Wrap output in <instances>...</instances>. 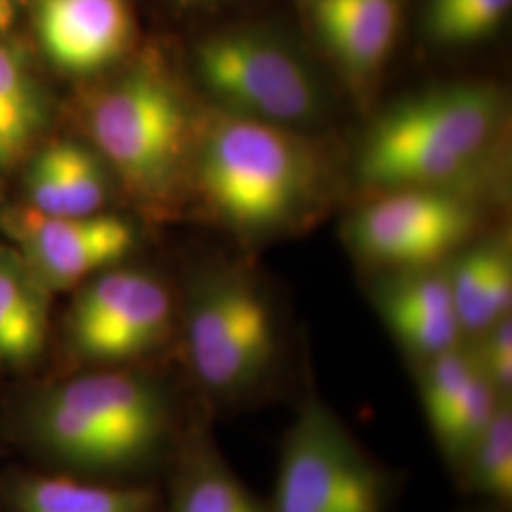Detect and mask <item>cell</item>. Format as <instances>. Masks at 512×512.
I'll return each mask as SVG.
<instances>
[{
    "mask_svg": "<svg viewBox=\"0 0 512 512\" xmlns=\"http://www.w3.org/2000/svg\"><path fill=\"white\" fill-rule=\"evenodd\" d=\"M27 192L33 211L50 217L99 213L107 198V179L88 148L59 141L44 148L29 169Z\"/></svg>",
    "mask_w": 512,
    "mask_h": 512,
    "instance_id": "14",
    "label": "cell"
},
{
    "mask_svg": "<svg viewBox=\"0 0 512 512\" xmlns=\"http://www.w3.org/2000/svg\"><path fill=\"white\" fill-rule=\"evenodd\" d=\"M486 342L476 359L484 378L494 387L495 393L511 391L512 385V325L505 317L486 330Z\"/></svg>",
    "mask_w": 512,
    "mask_h": 512,
    "instance_id": "24",
    "label": "cell"
},
{
    "mask_svg": "<svg viewBox=\"0 0 512 512\" xmlns=\"http://www.w3.org/2000/svg\"><path fill=\"white\" fill-rule=\"evenodd\" d=\"M44 287L16 256L0 253V363L25 365L46 340Z\"/></svg>",
    "mask_w": 512,
    "mask_h": 512,
    "instance_id": "16",
    "label": "cell"
},
{
    "mask_svg": "<svg viewBox=\"0 0 512 512\" xmlns=\"http://www.w3.org/2000/svg\"><path fill=\"white\" fill-rule=\"evenodd\" d=\"M497 406L495 389L480 372L461 395L452 412L437 429H433L446 456L454 459L469 458L471 450L494 418Z\"/></svg>",
    "mask_w": 512,
    "mask_h": 512,
    "instance_id": "21",
    "label": "cell"
},
{
    "mask_svg": "<svg viewBox=\"0 0 512 512\" xmlns=\"http://www.w3.org/2000/svg\"><path fill=\"white\" fill-rule=\"evenodd\" d=\"M37 84L16 48L0 44V167L16 162L42 128Z\"/></svg>",
    "mask_w": 512,
    "mask_h": 512,
    "instance_id": "18",
    "label": "cell"
},
{
    "mask_svg": "<svg viewBox=\"0 0 512 512\" xmlns=\"http://www.w3.org/2000/svg\"><path fill=\"white\" fill-rule=\"evenodd\" d=\"M179 4L183 6H202V4H211V2H217V0H177Z\"/></svg>",
    "mask_w": 512,
    "mask_h": 512,
    "instance_id": "26",
    "label": "cell"
},
{
    "mask_svg": "<svg viewBox=\"0 0 512 512\" xmlns=\"http://www.w3.org/2000/svg\"><path fill=\"white\" fill-rule=\"evenodd\" d=\"M90 133L101 156L139 198H162L192 154L200 124L156 63H141L93 101Z\"/></svg>",
    "mask_w": 512,
    "mask_h": 512,
    "instance_id": "2",
    "label": "cell"
},
{
    "mask_svg": "<svg viewBox=\"0 0 512 512\" xmlns=\"http://www.w3.org/2000/svg\"><path fill=\"white\" fill-rule=\"evenodd\" d=\"M478 374L480 368L476 365V359H471L456 348L429 359L421 384V397L431 429H437L452 412Z\"/></svg>",
    "mask_w": 512,
    "mask_h": 512,
    "instance_id": "23",
    "label": "cell"
},
{
    "mask_svg": "<svg viewBox=\"0 0 512 512\" xmlns=\"http://www.w3.org/2000/svg\"><path fill=\"white\" fill-rule=\"evenodd\" d=\"M313 37L349 82L370 84L399 37L401 0H298Z\"/></svg>",
    "mask_w": 512,
    "mask_h": 512,
    "instance_id": "12",
    "label": "cell"
},
{
    "mask_svg": "<svg viewBox=\"0 0 512 512\" xmlns=\"http://www.w3.org/2000/svg\"><path fill=\"white\" fill-rule=\"evenodd\" d=\"M48 391L105 433L128 467L150 456L164 439V395L147 378L105 370L78 376Z\"/></svg>",
    "mask_w": 512,
    "mask_h": 512,
    "instance_id": "10",
    "label": "cell"
},
{
    "mask_svg": "<svg viewBox=\"0 0 512 512\" xmlns=\"http://www.w3.org/2000/svg\"><path fill=\"white\" fill-rule=\"evenodd\" d=\"M196 183L209 211L241 232L293 220L319 183L317 156L289 128L215 110L194 147Z\"/></svg>",
    "mask_w": 512,
    "mask_h": 512,
    "instance_id": "1",
    "label": "cell"
},
{
    "mask_svg": "<svg viewBox=\"0 0 512 512\" xmlns=\"http://www.w3.org/2000/svg\"><path fill=\"white\" fill-rule=\"evenodd\" d=\"M35 29L57 69L92 74L126 54L135 21L128 0H35Z\"/></svg>",
    "mask_w": 512,
    "mask_h": 512,
    "instance_id": "11",
    "label": "cell"
},
{
    "mask_svg": "<svg viewBox=\"0 0 512 512\" xmlns=\"http://www.w3.org/2000/svg\"><path fill=\"white\" fill-rule=\"evenodd\" d=\"M25 264L44 289H67L120 262L133 247V228L114 215L50 217L37 211L19 219Z\"/></svg>",
    "mask_w": 512,
    "mask_h": 512,
    "instance_id": "9",
    "label": "cell"
},
{
    "mask_svg": "<svg viewBox=\"0 0 512 512\" xmlns=\"http://www.w3.org/2000/svg\"><path fill=\"white\" fill-rule=\"evenodd\" d=\"M503 124V95L490 84L463 82L431 88L397 103L368 137L486 165Z\"/></svg>",
    "mask_w": 512,
    "mask_h": 512,
    "instance_id": "8",
    "label": "cell"
},
{
    "mask_svg": "<svg viewBox=\"0 0 512 512\" xmlns=\"http://www.w3.org/2000/svg\"><path fill=\"white\" fill-rule=\"evenodd\" d=\"M384 484L346 427L304 404L283 442L274 512H382Z\"/></svg>",
    "mask_w": 512,
    "mask_h": 512,
    "instance_id": "4",
    "label": "cell"
},
{
    "mask_svg": "<svg viewBox=\"0 0 512 512\" xmlns=\"http://www.w3.org/2000/svg\"><path fill=\"white\" fill-rule=\"evenodd\" d=\"M196 73L220 109L293 128L323 109L319 82L293 46L258 27L222 29L194 52Z\"/></svg>",
    "mask_w": 512,
    "mask_h": 512,
    "instance_id": "3",
    "label": "cell"
},
{
    "mask_svg": "<svg viewBox=\"0 0 512 512\" xmlns=\"http://www.w3.org/2000/svg\"><path fill=\"white\" fill-rule=\"evenodd\" d=\"M16 18V4L14 0H0V35H4Z\"/></svg>",
    "mask_w": 512,
    "mask_h": 512,
    "instance_id": "25",
    "label": "cell"
},
{
    "mask_svg": "<svg viewBox=\"0 0 512 512\" xmlns=\"http://www.w3.org/2000/svg\"><path fill=\"white\" fill-rule=\"evenodd\" d=\"M274 321L262 294L238 279L211 283L188 313L196 376L215 393L253 384L274 355Z\"/></svg>",
    "mask_w": 512,
    "mask_h": 512,
    "instance_id": "5",
    "label": "cell"
},
{
    "mask_svg": "<svg viewBox=\"0 0 512 512\" xmlns=\"http://www.w3.org/2000/svg\"><path fill=\"white\" fill-rule=\"evenodd\" d=\"M476 213L467 196L393 188L355 215L351 241L361 255L393 268L421 270L458 249L475 230Z\"/></svg>",
    "mask_w": 512,
    "mask_h": 512,
    "instance_id": "6",
    "label": "cell"
},
{
    "mask_svg": "<svg viewBox=\"0 0 512 512\" xmlns=\"http://www.w3.org/2000/svg\"><path fill=\"white\" fill-rule=\"evenodd\" d=\"M512 0H425L423 29L440 46H471L492 37Z\"/></svg>",
    "mask_w": 512,
    "mask_h": 512,
    "instance_id": "19",
    "label": "cell"
},
{
    "mask_svg": "<svg viewBox=\"0 0 512 512\" xmlns=\"http://www.w3.org/2000/svg\"><path fill=\"white\" fill-rule=\"evenodd\" d=\"M461 330L480 332L509 317L512 260L505 243H482L459 256L446 274Z\"/></svg>",
    "mask_w": 512,
    "mask_h": 512,
    "instance_id": "15",
    "label": "cell"
},
{
    "mask_svg": "<svg viewBox=\"0 0 512 512\" xmlns=\"http://www.w3.org/2000/svg\"><path fill=\"white\" fill-rule=\"evenodd\" d=\"M173 512H262L253 495L217 458L196 459L184 471Z\"/></svg>",
    "mask_w": 512,
    "mask_h": 512,
    "instance_id": "20",
    "label": "cell"
},
{
    "mask_svg": "<svg viewBox=\"0 0 512 512\" xmlns=\"http://www.w3.org/2000/svg\"><path fill=\"white\" fill-rule=\"evenodd\" d=\"M171 315V296L158 279L135 270H105L74 302L71 342L93 363H124L164 340Z\"/></svg>",
    "mask_w": 512,
    "mask_h": 512,
    "instance_id": "7",
    "label": "cell"
},
{
    "mask_svg": "<svg viewBox=\"0 0 512 512\" xmlns=\"http://www.w3.org/2000/svg\"><path fill=\"white\" fill-rule=\"evenodd\" d=\"M382 304L387 325L410 351L431 359L456 346L461 327L446 275H406Z\"/></svg>",
    "mask_w": 512,
    "mask_h": 512,
    "instance_id": "13",
    "label": "cell"
},
{
    "mask_svg": "<svg viewBox=\"0 0 512 512\" xmlns=\"http://www.w3.org/2000/svg\"><path fill=\"white\" fill-rule=\"evenodd\" d=\"M18 512H150L154 495L143 488L86 484L69 476H29L14 494Z\"/></svg>",
    "mask_w": 512,
    "mask_h": 512,
    "instance_id": "17",
    "label": "cell"
},
{
    "mask_svg": "<svg viewBox=\"0 0 512 512\" xmlns=\"http://www.w3.org/2000/svg\"><path fill=\"white\" fill-rule=\"evenodd\" d=\"M476 490L501 501L512 497V416L499 404L494 418L478 439L469 458Z\"/></svg>",
    "mask_w": 512,
    "mask_h": 512,
    "instance_id": "22",
    "label": "cell"
}]
</instances>
